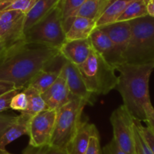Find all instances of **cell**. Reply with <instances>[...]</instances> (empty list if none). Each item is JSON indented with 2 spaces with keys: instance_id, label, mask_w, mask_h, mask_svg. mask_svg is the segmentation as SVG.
<instances>
[{
  "instance_id": "cell-1",
  "label": "cell",
  "mask_w": 154,
  "mask_h": 154,
  "mask_svg": "<svg viewBox=\"0 0 154 154\" xmlns=\"http://www.w3.org/2000/svg\"><path fill=\"white\" fill-rule=\"evenodd\" d=\"M58 49L39 45L16 44L0 58V81L25 88L37 74L48 69L60 57Z\"/></svg>"
},
{
  "instance_id": "cell-2",
  "label": "cell",
  "mask_w": 154,
  "mask_h": 154,
  "mask_svg": "<svg viewBox=\"0 0 154 154\" xmlns=\"http://www.w3.org/2000/svg\"><path fill=\"white\" fill-rule=\"evenodd\" d=\"M154 63L130 65L123 63L117 68L120 72L116 88L121 95L123 105L135 119L146 120L145 108L150 105L149 81Z\"/></svg>"
},
{
  "instance_id": "cell-3",
  "label": "cell",
  "mask_w": 154,
  "mask_h": 154,
  "mask_svg": "<svg viewBox=\"0 0 154 154\" xmlns=\"http://www.w3.org/2000/svg\"><path fill=\"white\" fill-rule=\"evenodd\" d=\"M129 22L131 26V38L123 55L125 63H154V17L147 15Z\"/></svg>"
},
{
  "instance_id": "cell-4",
  "label": "cell",
  "mask_w": 154,
  "mask_h": 154,
  "mask_svg": "<svg viewBox=\"0 0 154 154\" xmlns=\"http://www.w3.org/2000/svg\"><path fill=\"white\" fill-rule=\"evenodd\" d=\"M77 67L87 90L95 97L108 94L117 87L116 70L93 48L87 60Z\"/></svg>"
},
{
  "instance_id": "cell-5",
  "label": "cell",
  "mask_w": 154,
  "mask_h": 154,
  "mask_svg": "<svg viewBox=\"0 0 154 154\" xmlns=\"http://www.w3.org/2000/svg\"><path fill=\"white\" fill-rule=\"evenodd\" d=\"M87 105L84 100L72 96L71 100L57 111L55 127L50 144L66 150L82 121L83 111Z\"/></svg>"
},
{
  "instance_id": "cell-6",
  "label": "cell",
  "mask_w": 154,
  "mask_h": 154,
  "mask_svg": "<svg viewBox=\"0 0 154 154\" xmlns=\"http://www.w3.org/2000/svg\"><path fill=\"white\" fill-rule=\"evenodd\" d=\"M24 38L26 44L60 49L66 42V32L59 4L45 17L27 30L24 33Z\"/></svg>"
},
{
  "instance_id": "cell-7",
  "label": "cell",
  "mask_w": 154,
  "mask_h": 154,
  "mask_svg": "<svg viewBox=\"0 0 154 154\" xmlns=\"http://www.w3.org/2000/svg\"><path fill=\"white\" fill-rule=\"evenodd\" d=\"M133 119L123 105L114 110L110 118L113 128V139L126 154L135 153Z\"/></svg>"
},
{
  "instance_id": "cell-8",
  "label": "cell",
  "mask_w": 154,
  "mask_h": 154,
  "mask_svg": "<svg viewBox=\"0 0 154 154\" xmlns=\"http://www.w3.org/2000/svg\"><path fill=\"white\" fill-rule=\"evenodd\" d=\"M57 111L47 109L36 114L29 125V145L35 147L51 144L55 127Z\"/></svg>"
},
{
  "instance_id": "cell-9",
  "label": "cell",
  "mask_w": 154,
  "mask_h": 154,
  "mask_svg": "<svg viewBox=\"0 0 154 154\" xmlns=\"http://www.w3.org/2000/svg\"><path fill=\"white\" fill-rule=\"evenodd\" d=\"M25 18L26 14L19 11L0 12V41L5 43L7 48L16 44L25 42Z\"/></svg>"
},
{
  "instance_id": "cell-10",
  "label": "cell",
  "mask_w": 154,
  "mask_h": 154,
  "mask_svg": "<svg viewBox=\"0 0 154 154\" xmlns=\"http://www.w3.org/2000/svg\"><path fill=\"white\" fill-rule=\"evenodd\" d=\"M93 50L114 69L125 63L123 54L111 42L108 36L99 28H96L90 36Z\"/></svg>"
},
{
  "instance_id": "cell-11",
  "label": "cell",
  "mask_w": 154,
  "mask_h": 154,
  "mask_svg": "<svg viewBox=\"0 0 154 154\" xmlns=\"http://www.w3.org/2000/svg\"><path fill=\"white\" fill-rule=\"evenodd\" d=\"M60 75L64 78L71 94L83 99L87 105H93L95 96L88 92L78 67L63 58L60 68Z\"/></svg>"
},
{
  "instance_id": "cell-12",
  "label": "cell",
  "mask_w": 154,
  "mask_h": 154,
  "mask_svg": "<svg viewBox=\"0 0 154 154\" xmlns=\"http://www.w3.org/2000/svg\"><path fill=\"white\" fill-rule=\"evenodd\" d=\"M93 50L90 38L83 40L66 41L59 49L64 60L76 66L82 65L87 60Z\"/></svg>"
},
{
  "instance_id": "cell-13",
  "label": "cell",
  "mask_w": 154,
  "mask_h": 154,
  "mask_svg": "<svg viewBox=\"0 0 154 154\" xmlns=\"http://www.w3.org/2000/svg\"><path fill=\"white\" fill-rule=\"evenodd\" d=\"M42 95L48 109L57 111L66 105L72 97L66 81L60 75Z\"/></svg>"
},
{
  "instance_id": "cell-14",
  "label": "cell",
  "mask_w": 154,
  "mask_h": 154,
  "mask_svg": "<svg viewBox=\"0 0 154 154\" xmlns=\"http://www.w3.org/2000/svg\"><path fill=\"white\" fill-rule=\"evenodd\" d=\"M98 133L99 131L94 124L89 123L87 120H82L66 148L68 154H86L90 138Z\"/></svg>"
},
{
  "instance_id": "cell-15",
  "label": "cell",
  "mask_w": 154,
  "mask_h": 154,
  "mask_svg": "<svg viewBox=\"0 0 154 154\" xmlns=\"http://www.w3.org/2000/svg\"><path fill=\"white\" fill-rule=\"evenodd\" d=\"M97 28L104 32L123 56L124 55L131 38V26L129 21L115 22Z\"/></svg>"
},
{
  "instance_id": "cell-16",
  "label": "cell",
  "mask_w": 154,
  "mask_h": 154,
  "mask_svg": "<svg viewBox=\"0 0 154 154\" xmlns=\"http://www.w3.org/2000/svg\"><path fill=\"white\" fill-rule=\"evenodd\" d=\"M59 2L60 0H36L31 10L26 14L24 33L51 13Z\"/></svg>"
},
{
  "instance_id": "cell-17",
  "label": "cell",
  "mask_w": 154,
  "mask_h": 154,
  "mask_svg": "<svg viewBox=\"0 0 154 154\" xmlns=\"http://www.w3.org/2000/svg\"><path fill=\"white\" fill-rule=\"evenodd\" d=\"M31 117L20 114L17 116L14 123L5 131L0 138V150H5L8 144H11L23 135H28L29 125Z\"/></svg>"
},
{
  "instance_id": "cell-18",
  "label": "cell",
  "mask_w": 154,
  "mask_h": 154,
  "mask_svg": "<svg viewBox=\"0 0 154 154\" xmlns=\"http://www.w3.org/2000/svg\"><path fill=\"white\" fill-rule=\"evenodd\" d=\"M96 28V21L81 17H76L66 32V41L83 40L90 38Z\"/></svg>"
},
{
  "instance_id": "cell-19",
  "label": "cell",
  "mask_w": 154,
  "mask_h": 154,
  "mask_svg": "<svg viewBox=\"0 0 154 154\" xmlns=\"http://www.w3.org/2000/svg\"><path fill=\"white\" fill-rule=\"evenodd\" d=\"M134 0H111L96 20V28L117 22L120 15Z\"/></svg>"
},
{
  "instance_id": "cell-20",
  "label": "cell",
  "mask_w": 154,
  "mask_h": 154,
  "mask_svg": "<svg viewBox=\"0 0 154 154\" xmlns=\"http://www.w3.org/2000/svg\"><path fill=\"white\" fill-rule=\"evenodd\" d=\"M27 97V107L25 111H22L21 114H25L32 118L34 116L42 111L48 109L47 105L44 101L42 93L31 86H27L23 90Z\"/></svg>"
},
{
  "instance_id": "cell-21",
  "label": "cell",
  "mask_w": 154,
  "mask_h": 154,
  "mask_svg": "<svg viewBox=\"0 0 154 154\" xmlns=\"http://www.w3.org/2000/svg\"><path fill=\"white\" fill-rule=\"evenodd\" d=\"M60 76V69L54 70L45 69L32 78L28 86L34 87L39 93H45Z\"/></svg>"
},
{
  "instance_id": "cell-22",
  "label": "cell",
  "mask_w": 154,
  "mask_h": 154,
  "mask_svg": "<svg viewBox=\"0 0 154 154\" xmlns=\"http://www.w3.org/2000/svg\"><path fill=\"white\" fill-rule=\"evenodd\" d=\"M85 0H60L59 2L62 15V21L65 32H66L72 25L75 14Z\"/></svg>"
},
{
  "instance_id": "cell-23",
  "label": "cell",
  "mask_w": 154,
  "mask_h": 154,
  "mask_svg": "<svg viewBox=\"0 0 154 154\" xmlns=\"http://www.w3.org/2000/svg\"><path fill=\"white\" fill-rule=\"evenodd\" d=\"M148 15L147 5L144 0H134L118 18L117 22L130 21Z\"/></svg>"
},
{
  "instance_id": "cell-24",
  "label": "cell",
  "mask_w": 154,
  "mask_h": 154,
  "mask_svg": "<svg viewBox=\"0 0 154 154\" xmlns=\"http://www.w3.org/2000/svg\"><path fill=\"white\" fill-rule=\"evenodd\" d=\"M100 12V0H85L75 14L76 17L88 18L96 21Z\"/></svg>"
},
{
  "instance_id": "cell-25",
  "label": "cell",
  "mask_w": 154,
  "mask_h": 154,
  "mask_svg": "<svg viewBox=\"0 0 154 154\" xmlns=\"http://www.w3.org/2000/svg\"><path fill=\"white\" fill-rule=\"evenodd\" d=\"M133 130H134V140H135V153L136 154H153L150 149L149 148L148 145L146 141H144V138L141 135L138 129L137 120L133 119Z\"/></svg>"
},
{
  "instance_id": "cell-26",
  "label": "cell",
  "mask_w": 154,
  "mask_h": 154,
  "mask_svg": "<svg viewBox=\"0 0 154 154\" xmlns=\"http://www.w3.org/2000/svg\"><path fill=\"white\" fill-rule=\"evenodd\" d=\"M23 154H68V153L66 150L51 144L38 147H35L28 144Z\"/></svg>"
},
{
  "instance_id": "cell-27",
  "label": "cell",
  "mask_w": 154,
  "mask_h": 154,
  "mask_svg": "<svg viewBox=\"0 0 154 154\" xmlns=\"http://www.w3.org/2000/svg\"><path fill=\"white\" fill-rule=\"evenodd\" d=\"M27 97L23 90L17 93L11 99L10 104V108L14 111H19L20 112L25 111L27 107Z\"/></svg>"
},
{
  "instance_id": "cell-28",
  "label": "cell",
  "mask_w": 154,
  "mask_h": 154,
  "mask_svg": "<svg viewBox=\"0 0 154 154\" xmlns=\"http://www.w3.org/2000/svg\"><path fill=\"white\" fill-rule=\"evenodd\" d=\"M35 2L36 0H16L4 11H19L24 14H26L33 7Z\"/></svg>"
},
{
  "instance_id": "cell-29",
  "label": "cell",
  "mask_w": 154,
  "mask_h": 154,
  "mask_svg": "<svg viewBox=\"0 0 154 154\" xmlns=\"http://www.w3.org/2000/svg\"><path fill=\"white\" fill-rule=\"evenodd\" d=\"M24 88H16L0 96V114L8 109H10V104L11 99L19 92L23 90Z\"/></svg>"
},
{
  "instance_id": "cell-30",
  "label": "cell",
  "mask_w": 154,
  "mask_h": 154,
  "mask_svg": "<svg viewBox=\"0 0 154 154\" xmlns=\"http://www.w3.org/2000/svg\"><path fill=\"white\" fill-rule=\"evenodd\" d=\"M137 123H138V129H139L140 132L144 138V141H146L152 153L154 154V132H152L147 126V127L143 126L140 120H137Z\"/></svg>"
},
{
  "instance_id": "cell-31",
  "label": "cell",
  "mask_w": 154,
  "mask_h": 154,
  "mask_svg": "<svg viewBox=\"0 0 154 154\" xmlns=\"http://www.w3.org/2000/svg\"><path fill=\"white\" fill-rule=\"evenodd\" d=\"M17 117L0 114V138L5 131L13 124L16 120Z\"/></svg>"
},
{
  "instance_id": "cell-32",
  "label": "cell",
  "mask_w": 154,
  "mask_h": 154,
  "mask_svg": "<svg viewBox=\"0 0 154 154\" xmlns=\"http://www.w3.org/2000/svg\"><path fill=\"white\" fill-rule=\"evenodd\" d=\"M86 154H101L100 148V138L99 133L93 135L90 141L88 149Z\"/></svg>"
},
{
  "instance_id": "cell-33",
  "label": "cell",
  "mask_w": 154,
  "mask_h": 154,
  "mask_svg": "<svg viewBox=\"0 0 154 154\" xmlns=\"http://www.w3.org/2000/svg\"><path fill=\"white\" fill-rule=\"evenodd\" d=\"M102 151H103V154H126L119 147L118 144L113 138L108 144H106L103 147Z\"/></svg>"
},
{
  "instance_id": "cell-34",
  "label": "cell",
  "mask_w": 154,
  "mask_h": 154,
  "mask_svg": "<svg viewBox=\"0 0 154 154\" xmlns=\"http://www.w3.org/2000/svg\"><path fill=\"white\" fill-rule=\"evenodd\" d=\"M144 111L146 115L145 122L147 124V127L154 132V108L152 104L147 106Z\"/></svg>"
},
{
  "instance_id": "cell-35",
  "label": "cell",
  "mask_w": 154,
  "mask_h": 154,
  "mask_svg": "<svg viewBox=\"0 0 154 154\" xmlns=\"http://www.w3.org/2000/svg\"><path fill=\"white\" fill-rule=\"evenodd\" d=\"M17 87L12 83L6 82V81H0V96L8 93L9 91L14 90Z\"/></svg>"
},
{
  "instance_id": "cell-36",
  "label": "cell",
  "mask_w": 154,
  "mask_h": 154,
  "mask_svg": "<svg viewBox=\"0 0 154 154\" xmlns=\"http://www.w3.org/2000/svg\"><path fill=\"white\" fill-rule=\"evenodd\" d=\"M16 0H0V12L5 10L8 7L14 3Z\"/></svg>"
},
{
  "instance_id": "cell-37",
  "label": "cell",
  "mask_w": 154,
  "mask_h": 154,
  "mask_svg": "<svg viewBox=\"0 0 154 154\" xmlns=\"http://www.w3.org/2000/svg\"><path fill=\"white\" fill-rule=\"evenodd\" d=\"M147 14L150 16L154 17V0H152L150 2L147 4Z\"/></svg>"
},
{
  "instance_id": "cell-38",
  "label": "cell",
  "mask_w": 154,
  "mask_h": 154,
  "mask_svg": "<svg viewBox=\"0 0 154 154\" xmlns=\"http://www.w3.org/2000/svg\"><path fill=\"white\" fill-rule=\"evenodd\" d=\"M111 0H100V12H99V15L103 12V11L106 8L108 5L111 2Z\"/></svg>"
},
{
  "instance_id": "cell-39",
  "label": "cell",
  "mask_w": 154,
  "mask_h": 154,
  "mask_svg": "<svg viewBox=\"0 0 154 154\" xmlns=\"http://www.w3.org/2000/svg\"><path fill=\"white\" fill-rule=\"evenodd\" d=\"M6 48H7V46H6L5 43L4 42H2V41H0V58H1L2 56L5 53Z\"/></svg>"
},
{
  "instance_id": "cell-40",
  "label": "cell",
  "mask_w": 154,
  "mask_h": 154,
  "mask_svg": "<svg viewBox=\"0 0 154 154\" xmlns=\"http://www.w3.org/2000/svg\"><path fill=\"white\" fill-rule=\"evenodd\" d=\"M0 154H12L6 151L5 150H0Z\"/></svg>"
},
{
  "instance_id": "cell-41",
  "label": "cell",
  "mask_w": 154,
  "mask_h": 154,
  "mask_svg": "<svg viewBox=\"0 0 154 154\" xmlns=\"http://www.w3.org/2000/svg\"><path fill=\"white\" fill-rule=\"evenodd\" d=\"M144 2L146 3V5H147V3H149L150 1H152V0H144Z\"/></svg>"
}]
</instances>
